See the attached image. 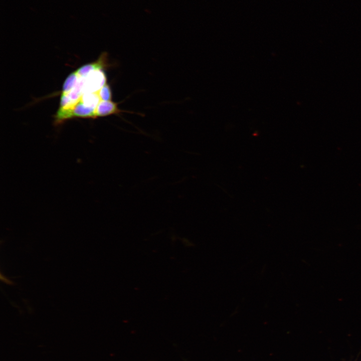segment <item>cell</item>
<instances>
[{
	"label": "cell",
	"instance_id": "obj_1",
	"mask_svg": "<svg viewBox=\"0 0 361 361\" xmlns=\"http://www.w3.org/2000/svg\"><path fill=\"white\" fill-rule=\"evenodd\" d=\"M85 77L84 86L82 94L98 91L105 84L107 77L103 69H99L89 73Z\"/></svg>",
	"mask_w": 361,
	"mask_h": 361
},
{
	"label": "cell",
	"instance_id": "obj_2",
	"mask_svg": "<svg viewBox=\"0 0 361 361\" xmlns=\"http://www.w3.org/2000/svg\"><path fill=\"white\" fill-rule=\"evenodd\" d=\"M108 62V54L106 52L101 54L97 61L92 63L86 64L76 70L79 76L84 77L93 71L103 69L111 66Z\"/></svg>",
	"mask_w": 361,
	"mask_h": 361
},
{
	"label": "cell",
	"instance_id": "obj_3",
	"mask_svg": "<svg viewBox=\"0 0 361 361\" xmlns=\"http://www.w3.org/2000/svg\"><path fill=\"white\" fill-rule=\"evenodd\" d=\"M118 103L112 101L111 100H101L95 110V117L106 116L111 114L118 115L122 112L133 113L129 111L120 109L118 107Z\"/></svg>",
	"mask_w": 361,
	"mask_h": 361
},
{
	"label": "cell",
	"instance_id": "obj_4",
	"mask_svg": "<svg viewBox=\"0 0 361 361\" xmlns=\"http://www.w3.org/2000/svg\"><path fill=\"white\" fill-rule=\"evenodd\" d=\"M79 101L86 106L95 110L101 99L97 91L94 93H85L83 94Z\"/></svg>",
	"mask_w": 361,
	"mask_h": 361
},
{
	"label": "cell",
	"instance_id": "obj_5",
	"mask_svg": "<svg viewBox=\"0 0 361 361\" xmlns=\"http://www.w3.org/2000/svg\"><path fill=\"white\" fill-rule=\"evenodd\" d=\"M76 71L71 73L66 79L62 88V94H68L75 86L78 79Z\"/></svg>",
	"mask_w": 361,
	"mask_h": 361
},
{
	"label": "cell",
	"instance_id": "obj_6",
	"mask_svg": "<svg viewBox=\"0 0 361 361\" xmlns=\"http://www.w3.org/2000/svg\"><path fill=\"white\" fill-rule=\"evenodd\" d=\"M98 93L101 100L110 101L112 99V94L111 89L109 85L107 83L98 91Z\"/></svg>",
	"mask_w": 361,
	"mask_h": 361
}]
</instances>
